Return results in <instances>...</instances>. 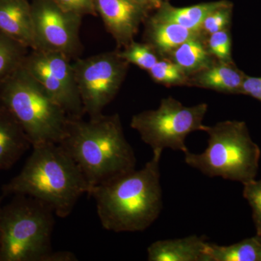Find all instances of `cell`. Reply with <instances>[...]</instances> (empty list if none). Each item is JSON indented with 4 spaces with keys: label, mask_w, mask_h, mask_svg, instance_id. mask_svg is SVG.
<instances>
[{
    "label": "cell",
    "mask_w": 261,
    "mask_h": 261,
    "mask_svg": "<svg viewBox=\"0 0 261 261\" xmlns=\"http://www.w3.org/2000/svg\"><path fill=\"white\" fill-rule=\"evenodd\" d=\"M152 153V159L140 170L118 176L89 192L105 229L143 231L159 219L163 205L160 170L163 151Z\"/></svg>",
    "instance_id": "cell-1"
},
{
    "label": "cell",
    "mask_w": 261,
    "mask_h": 261,
    "mask_svg": "<svg viewBox=\"0 0 261 261\" xmlns=\"http://www.w3.org/2000/svg\"><path fill=\"white\" fill-rule=\"evenodd\" d=\"M59 145L78 166L89 192L136 169L135 151L125 137L118 114H102L87 121L69 117Z\"/></svg>",
    "instance_id": "cell-2"
},
{
    "label": "cell",
    "mask_w": 261,
    "mask_h": 261,
    "mask_svg": "<svg viewBox=\"0 0 261 261\" xmlns=\"http://www.w3.org/2000/svg\"><path fill=\"white\" fill-rule=\"evenodd\" d=\"M20 172L2 187L3 196L25 195L49 206L66 218L89 187L78 166L59 144L32 146Z\"/></svg>",
    "instance_id": "cell-3"
},
{
    "label": "cell",
    "mask_w": 261,
    "mask_h": 261,
    "mask_svg": "<svg viewBox=\"0 0 261 261\" xmlns=\"http://www.w3.org/2000/svg\"><path fill=\"white\" fill-rule=\"evenodd\" d=\"M0 105L15 116L32 146L59 144L64 137L69 116L23 64L0 87Z\"/></svg>",
    "instance_id": "cell-4"
},
{
    "label": "cell",
    "mask_w": 261,
    "mask_h": 261,
    "mask_svg": "<svg viewBox=\"0 0 261 261\" xmlns=\"http://www.w3.org/2000/svg\"><path fill=\"white\" fill-rule=\"evenodd\" d=\"M207 147L201 153L188 150L185 161L208 177H221L242 184L256 178L260 149L252 140L246 123L225 121L207 126Z\"/></svg>",
    "instance_id": "cell-5"
},
{
    "label": "cell",
    "mask_w": 261,
    "mask_h": 261,
    "mask_svg": "<svg viewBox=\"0 0 261 261\" xmlns=\"http://www.w3.org/2000/svg\"><path fill=\"white\" fill-rule=\"evenodd\" d=\"M54 215L49 206L25 195L2 206L0 261H46L53 251Z\"/></svg>",
    "instance_id": "cell-6"
},
{
    "label": "cell",
    "mask_w": 261,
    "mask_h": 261,
    "mask_svg": "<svg viewBox=\"0 0 261 261\" xmlns=\"http://www.w3.org/2000/svg\"><path fill=\"white\" fill-rule=\"evenodd\" d=\"M207 105L200 103L187 107L172 97L164 98L156 110H149L132 117L130 127L152 151L165 149L188 150L187 136L197 130L205 132L203 124Z\"/></svg>",
    "instance_id": "cell-7"
},
{
    "label": "cell",
    "mask_w": 261,
    "mask_h": 261,
    "mask_svg": "<svg viewBox=\"0 0 261 261\" xmlns=\"http://www.w3.org/2000/svg\"><path fill=\"white\" fill-rule=\"evenodd\" d=\"M72 64L84 113L89 118L101 116L121 89L129 63L116 49L83 59L76 58Z\"/></svg>",
    "instance_id": "cell-8"
},
{
    "label": "cell",
    "mask_w": 261,
    "mask_h": 261,
    "mask_svg": "<svg viewBox=\"0 0 261 261\" xmlns=\"http://www.w3.org/2000/svg\"><path fill=\"white\" fill-rule=\"evenodd\" d=\"M35 49L79 58L83 49L80 31L83 17L62 9L55 0L32 3Z\"/></svg>",
    "instance_id": "cell-9"
},
{
    "label": "cell",
    "mask_w": 261,
    "mask_h": 261,
    "mask_svg": "<svg viewBox=\"0 0 261 261\" xmlns=\"http://www.w3.org/2000/svg\"><path fill=\"white\" fill-rule=\"evenodd\" d=\"M70 58L56 51L32 50L23 65L71 118H82L83 105Z\"/></svg>",
    "instance_id": "cell-10"
},
{
    "label": "cell",
    "mask_w": 261,
    "mask_h": 261,
    "mask_svg": "<svg viewBox=\"0 0 261 261\" xmlns=\"http://www.w3.org/2000/svg\"><path fill=\"white\" fill-rule=\"evenodd\" d=\"M97 15L116 41L118 49L135 41L149 11L135 0H94Z\"/></svg>",
    "instance_id": "cell-11"
},
{
    "label": "cell",
    "mask_w": 261,
    "mask_h": 261,
    "mask_svg": "<svg viewBox=\"0 0 261 261\" xmlns=\"http://www.w3.org/2000/svg\"><path fill=\"white\" fill-rule=\"evenodd\" d=\"M0 33L28 49H35L32 3L0 0Z\"/></svg>",
    "instance_id": "cell-12"
},
{
    "label": "cell",
    "mask_w": 261,
    "mask_h": 261,
    "mask_svg": "<svg viewBox=\"0 0 261 261\" xmlns=\"http://www.w3.org/2000/svg\"><path fill=\"white\" fill-rule=\"evenodd\" d=\"M32 147L21 125L9 110L0 105V171L13 167Z\"/></svg>",
    "instance_id": "cell-13"
},
{
    "label": "cell",
    "mask_w": 261,
    "mask_h": 261,
    "mask_svg": "<svg viewBox=\"0 0 261 261\" xmlns=\"http://www.w3.org/2000/svg\"><path fill=\"white\" fill-rule=\"evenodd\" d=\"M246 75L233 63L216 61L211 66L190 75L187 86L211 89L221 93L238 94Z\"/></svg>",
    "instance_id": "cell-14"
},
{
    "label": "cell",
    "mask_w": 261,
    "mask_h": 261,
    "mask_svg": "<svg viewBox=\"0 0 261 261\" xmlns=\"http://www.w3.org/2000/svg\"><path fill=\"white\" fill-rule=\"evenodd\" d=\"M205 237L190 235L184 238L159 240L147 247L149 261H204Z\"/></svg>",
    "instance_id": "cell-15"
},
{
    "label": "cell",
    "mask_w": 261,
    "mask_h": 261,
    "mask_svg": "<svg viewBox=\"0 0 261 261\" xmlns=\"http://www.w3.org/2000/svg\"><path fill=\"white\" fill-rule=\"evenodd\" d=\"M144 23L145 42L154 48L161 58H167L184 42L202 35L201 33L190 30L179 24L159 20L152 16H149Z\"/></svg>",
    "instance_id": "cell-16"
},
{
    "label": "cell",
    "mask_w": 261,
    "mask_h": 261,
    "mask_svg": "<svg viewBox=\"0 0 261 261\" xmlns=\"http://www.w3.org/2000/svg\"><path fill=\"white\" fill-rule=\"evenodd\" d=\"M228 3L226 0H221L177 8L170 4L168 1H165L152 16L159 20L179 24L190 30L200 33L201 25L206 17L214 10Z\"/></svg>",
    "instance_id": "cell-17"
},
{
    "label": "cell",
    "mask_w": 261,
    "mask_h": 261,
    "mask_svg": "<svg viewBox=\"0 0 261 261\" xmlns=\"http://www.w3.org/2000/svg\"><path fill=\"white\" fill-rule=\"evenodd\" d=\"M167 58L176 63L188 76L205 69L217 61L209 53L205 37L202 35L184 42Z\"/></svg>",
    "instance_id": "cell-18"
},
{
    "label": "cell",
    "mask_w": 261,
    "mask_h": 261,
    "mask_svg": "<svg viewBox=\"0 0 261 261\" xmlns=\"http://www.w3.org/2000/svg\"><path fill=\"white\" fill-rule=\"evenodd\" d=\"M260 249L257 235L228 246L207 243L204 261H259Z\"/></svg>",
    "instance_id": "cell-19"
},
{
    "label": "cell",
    "mask_w": 261,
    "mask_h": 261,
    "mask_svg": "<svg viewBox=\"0 0 261 261\" xmlns=\"http://www.w3.org/2000/svg\"><path fill=\"white\" fill-rule=\"evenodd\" d=\"M29 49L0 33V87L23 64Z\"/></svg>",
    "instance_id": "cell-20"
},
{
    "label": "cell",
    "mask_w": 261,
    "mask_h": 261,
    "mask_svg": "<svg viewBox=\"0 0 261 261\" xmlns=\"http://www.w3.org/2000/svg\"><path fill=\"white\" fill-rule=\"evenodd\" d=\"M151 79L166 87L187 86L189 76L168 58H161L148 71Z\"/></svg>",
    "instance_id": "cell-21"
},
{
    "label": "cell",
    "mask_w": 261,
    "mask_h": 261,
    "mask_svg": "<svg viewBox=\"0 0 261 261\" xmlns=\"http://www.w3.org/2000/svg\"><path fill=\"white\" fill-rule=\"evenodd\" d=\"M118 50L121 58L129 64L132 63L147 72L161 58L154 48L147 42L139 43L133 41L123 48V50Z\"/></svg>",
    "instance_id": "cell-22"
},
{
    "label": "cell",
    "mask_w": 261,
    "mask_h": 261,
    "mask_svg": "<svg viewBox=\"0 0 261 261\" xmlns=\"http://www.w3.org/2000/svg\"><path fill=\"white\" fill-rule=\"evenodd\" d=\"M205 43L209 53L218 61L225 63H233L229 28L207 36L205 38Z\"/></svg>",
    "instance_id": "cell-23"
},
{
    "label": "cell",
    "mask_w": 261,
    "mask_h": 261,
    "mask_svg": "<svg viewBox=\"0 0 261 261\" xmlns=\"http://www.w3.org/2000/svg\"><path fill=\"white\" fill-rule=\"evenodd\" d=\"M231 15L232 4L228 2L227 4L214 10L206 17L201 25V34L206 38L214 33L229 28Z\"/></svg>",
    "instance_id": "cell-24"
},
{
    "label": "cell",
    "mask_w": 261,
    "mask_h": 261,
    "mask_svg": "<svg viewBox=\"0 0 261 261\" xmlns=\"http://www.w3.org/2000/svg\"><path fill=\"white\" fill-rule=\"evenodd\" d=\"M243 197L252 210L257 236L261 237V179L244 184Z\"/></svg>",
    "instance_id": "cell-25"
},
{
    "label": "cell",
    "mask_w": 261,
    "mask_h": 261,
    "mask_svg": "<svg viewBox=\"0 0 261 261\" xmlns=\"http://www.w3.org/2000/svg\"><path fill=\"white\" fill-rule=\"evenodd\" d=\"M55 2L65 11L82 17L84 15H97L94 0H55Z\"/></svg>",
    "instance_id": "cell-26"
},
{
    "label": "cell",
    "mask_w": 261,
    "mask_h": 261,
    "mask_svg": "<svg viewBox=\"0 0 261 261\" xmlns=\"http://www.w3.org/2000/svg\"><path fill=\"white\" fill-rule=\"evenodd\" d=\"M240 94H246L261 102V77H245Z\"/></svg>",
    "instance_id": "cell-27"
},
{
    "label": "cell",
    "mask_w": 261,
    "mask_h": 261,
    "mask_svg": "<svg viewBox=\"0 0 261 261\" xmlns=\"http://www.w3.org/2000/svg\"><path fill=\"white\" fill-rule=\"evenodd\" d=\"M76 255L70 251H53L48 255L46 261H76Z\"/></svg>",
    "instance_id": "cell-28"
},
{
    "label": "cell",
    "mask_w": 261,
    "mask_h": 261,
    "mask_svg": "<svg viewBox=\"0 0 261 261\" xmlns=\"http://www.w3.org/2000/svg\"><path fill=\"white\" fill-rule=\"evenodd\" d=\"M137 3L143 6L145 9L150 12L152 10H157L162 4L159 0H135Z\"/></svg>",
    "instance_id": "cell-29"
},
{
    "label": "cell",
    "mask_w": 261,
    "mask_h": 261,
    "mask_svg": "<svg viewBox=\"0 0 261 261\" xmlns=\"http://www.w3.org/2000/svg\"><path fill=\"white\" fill-rule=\"evenodd\" d=\"M2 198L0 197V214H1V209H2Z\"/></svg>",
    "instance_id": "cell-30"
},
{
    "label": "cell",
    "mask_w": 261,
    "mask_h": 261,
    "mask_svg": "<svg viewBox=\"0 0 261 261\" xmlns=\"http://www.w3.org/2000/svg\"><path fill=\"white\" fill-rule=\"evenodd\" d=\"M259 261H261V249L260 251V255H259Z\"/></svg>",
    "instance_id": "cell-31"
},
{
    "label": "cell",
    "mask_w": 261,
    "mask_h": 261,
    "mask_svg": "<svg viewBox=\"0 0 261 261\" xmlns=\"http://www.w3.org/2000/svg\"><path fill=\"white\" fill-rule=\"evenodd\" d=\"M159 1L161 2V3H163V2L168 1V0H159Z\"/></svg>",
    "instance_id": "cell-32"
}]
</instances>
